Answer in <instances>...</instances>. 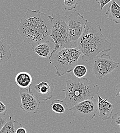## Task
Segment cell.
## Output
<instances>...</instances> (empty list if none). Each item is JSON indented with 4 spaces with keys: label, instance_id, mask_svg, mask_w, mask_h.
I'll return each instance as SVG.
<instances>
[{
    "label": "cell",
    "instance_id": "obj_23",
    "mask_svg": "<svg viewBox=\"0 0 120 133\" xmlns=\"http://www.w3.org/2000/svg\"><path fill=\"white\" fill-rule=\"evenodd\" d=\"M8 110L7 106L1 101H0V114H5Z\"/></svg>",
    "mask_w": 120,
    "mask_h": 133
},
{
    "label": "cell",
    "instance_id": "obj_25",
    "mask_svg": "<svg viewBox=\"0 0 120 133\" xmlns=\"http://www.w3.org/2000/svg\"><path fill=\"white\" fill-rule=\"evenodd\" d=\"M115 90L116 91V97H117L118 96H120V83L116 86Z\"/></svg>",
    "mask_w": 120,
    "mask_h": 133
},
{
    "label": "cell",
    "instance_id": "obj_27",
    "mask_svg": "<svg viewBox=\"0 0 120 133\" xmlns=\"http://www.w3.org/2000/svg\"><path fill=\"white\" fill-rule=\"evenodd\" d=\"M63 1H68V0H63Z\"/></svg>",
    "mask_w": 120,
    "mask_h": 133
},
{
    "label": "cell",
    "instance_id": "obj_21",
    "mask_svg": "<svg viewBox=\"0 0 120 133\" xmlns=\"http://www.w3.org/2000/svg\"><path fill=\"white\" fill-rule=\"evenodd\" d=\"M112 125H117L120 127V111L112 116Z\"/></svg>",
    "mask_w": 120,
    "mask_h": 133
},
{
    "label": "cell",
    "instance_id": "obj_22",
    "mask_svg": "<svg viewBox=\"0 0 120 133\" xmlns=\"http://www.w3.org/2000/svg\"><path fill=\"white\" fill-rule=\"evenodd\" d=\"M113 0H96V2L100 5V9L102 10L103 9V7L109 2L112 1Z\"/></svg>",
    "mask_w": 120,
    "mask_h": 133
},
{
    "label": "cell",
    "instance_id": "obj_5",
    "mask_svg": "<svg viewBox=\"0 0 120 133\" xmlns=\"http://www.w3.org/2000/svg\"><path fill=\"white\" fill-rule=\"evenodd\" d=\"M67 17L58 14L52 16L50 37L54 48L51 53L59 49L74 47L69 40L68 24L66 22Z\"/></svg>",
    "mask_w": 120,
    "mask_h": 133
},
{
    "label": "cell",
    "instance_id": "obj_16",
    "mask_svg": "<svg viewBox=\"0 0 120 133\" xmlns=\"http://www.w3.org/2000/svg\"><path fill=\"white\" fill-rule=\"evenodd\" d=\"M50 107L54 113L57 114H63L69 110L65 102L60 99L54 100L52 102Z\"/></svg>",
    "mask_w": 120,
    "mask_h": 133
},
{
    "label": "cell",
    "instance_id": "obj_15",
    "mask_svg": "<svg viewBox=\"0 0 120 133\" xmlns=\"http://www.w3.org/2000/svg\"><path fill=\"white\" fill-rule=\"evenodd\" d=\"M32 49L36 54L42 58H49L51 53L50 47L47 43L38 44L32 47Z\"/></svg>",
    "mask_w": 120,
    "mask_h": 133
},
{
    "label": "cell",
    "instance_id": "obj_20",
    "mask_svg": "<svg viewBox=\"0 0 120 133\" xmlns=\"http://www.w3.org/2000/svg\"><path fill=\"white\" fill-rule=\"evenodd\" d=\"M11 117L7 114H0V131L7 122L11 119Z\"/></svg>",
    "mask_w": 120,
    "mask_h": 133
},
{
    "label": "cell",
    "instance_id": "obj_12",
    "mask_svg": "<svg viewBox=\"0 0 120 133\" xmlns=\"http://www.w3.org/2000/svg\"><path fill=\"white\" fill-rule=\"evenodd\" d=\"M11 56V47L5 38L0 33V66H3Z\"/></svg>",
    "mask_w": 120,
    "mask_h": 133
},
{
    "label": "cell",
    "instance_id": "obj_26",
    "mask_svg": "<svg viewBox=\"0 0 120 133\" xmlns=\"http://www.w3.org/2000/svg\"><path fill=\"white\" fill-rule=\"evenodd\" d=\"M114 133H120V132L117 131V132H114Z\"/></svg>",
    "mask_w": 120,
    "mask_h": 133
},
{
    "label": "cell",
    "instance_id": "obj_17",
    "mask_svg": "<svg viewBox=\"0 0 120 133\" xmlns=\"http://www.w3.org/2000/svg\"><path fill=\"white\" fill-rule=\"evenodd\" d=\"M21 124L11 119L6 123L0 131V133H16L17 129Z\"/></svg>",
    "mask_w": 120,
    "mask_h": 133
},
{
    "label": "cell",
    "instance_id": "obj_11",
    "mask_svg": "<svg viewBox=\"0 0 120 133\" xmlns=\"http://www.w3.org/2000/svg\"><path fill=\"white\" fill-rule=\"evenodd\" d=\"M97 96V114L101 120L106 121L111 118L114 105L108 101V98L104 99L99 94Z\"/></svg>",
    "mask_w": 120,
    "mask_h": 133
},
{
    "label": "cell",
    "instance_id": "obj_1",
    "mask_svg": "<svg viewBox=\"0 0 120 133\" xmlns=\"http://www.w3.org/2000/svg\"><path fill=\"white\" fill-rule=\"evenodd\" d=\"M52 16L39 10L28 9L17 26L22 40L31 47L43 43L51 42Z\"/></svg>",
    "mask_w": 120,
    "mask_h": 133
},
{
    "label": "cell",
    "instance_id": "obj_18",
    "mask_svg": "<svg viewBox=\"0 0 120 133\" xmlns=\"http://www.w3.org/2000/svg\"><path fill=\"white\" fill-rule=\"evenodd\" d=\"M73 72L74 75H75V77L78 78H83L84 76H86L87 72V68L84 65H77L74 68Z\"/></svg>",
    "mask_w": 120,
    "mask_h": 133
},
{
    "label": "cell",
    "instance_id": "obj_7",
    "mask_svg": "<svg viewBox=\"0 0 120 133\" xmlns=\"http://www.w3.org/2000/svg\"><path fill=\"white\" fill-rule=\"evenodd\" d=\"M69 111L79 120L90 121L97 113V102L94 97L85 100L76 104Z\"/></svg>",
    "mask_w": 120,
    "mask_h": 133
},
{
    "label": "cell",
    "instance_id": "obj_9",
    "mask_svg": "<svg viewBox=\"0 0 120 133\" xmlns=\"http://www.w3.org/2000/svg\"><path fill=\"white\" fill-rule=\"evenodd\" d=\"M19 95L21 100L20 108L28 113L35 114L40 109V100L32 93L30 89H19Z\"/></svg>",
    "mask_w": 120,
    "mask_h": 133
},
{
    "label": "cell",
    "instance_id": "obj_14",
    "mask_svg": "<svg viewBox=\"0 0 120 133\" xmlns=\"http://www.w3.org/2000/svg\"><path fill=\"white\" fill-rule=\"evenodd\" d=\"M16 83L22 89H30L33 79L32 76L27 72L18 73L15 78Z\"/></svg>",
    "mask_w": 120,
    "mask_h": 133
},
{
    "label": "cell",
    "instance_id": "obj_4",
    "mask_svg": "<svg viewBox=\"0 0 120 133\" xmlns=\"http://www.w3.org/2000/svg\"><path fill=\"white\" fill-rule=\"evenodd\" d=\"M81 52L76 47L62 48L52 52L49 57L50 64L55 68L56 74L61 77L73 71L77 65Z\"/></svg>",
    "mask_w": 120,
    "mask_h": 133
},
{
    "label": "cell",
    "instance_id": "obj_8",
    "mask_svg": "<svg viewBox=\"0 0 120 133\" xmlns=\"http://www.w3.org/2000/svg\"><path fill=\"white\" fill-rule=\"evenodd\" d=\"M119 65L120 63L114 61L109 55L103 54L95 58L93 72L97 79H101L118 68Z\"/></svg>",
    "mask_w": 120,
    "mask_h": 133
},
{
    "label": "cell",
    "instance_id": "obj_13",
    "mask_svg": "<svg viewBox=\"0 0 120 133\" xmlns=\"http://www.w3.org/2000/svg\"><path fill=\"white\" fill-rule=\"evenodd\" d=\"M106 15L107 19L116 24H120V6L115 0L111 1L106 10Z\"/></svg>",
    "mask_w": 120,
    "mask_h": 133
},
{
    "label": "cell",
    "instance_id": "obj_2",
    "mask_svg": "<svg viewBox=\"0 0 120 133\" xmlns=\"http://www.w3.org/2000/svg\"><path fill=\"white\" fill-rule=\"evenodd\" d=\"M102 30L99 24L91 22L87 23L83 33L75 44L84 62H89L99 53L111 50V44L105 37Z\"/></svg>",
    "mask_w": 120,
    "mask_h": 133
},
{
    "label": "cell",
    "instance_id": "obj_10",
    "mask_svg": "<svg viewBox=\"0 0 120 133\" xmlns=\"http://www.w3.org/2000/svg\"><path fill=\"white\" fill-rule=\"evenodd\" d=\"M54 88L53 83L46 81L35 84L32 87L33 90H31L37 98L43 101H47L53 97Z\"/></svg>",
    "mask_w": 120,
    "mask_h": 133
},
{
    "label": "cell",
    "instance_id": "obj_24",
    "mask_svg": "<svg viewBox=\"0 0 120 133\" xmlns=\"http://www.w3.org/2000/svg\"><path fill=\"white\" fill-rule=\"evenodd\" d=\"M16 133H27V132L25 128H24L22 125L21 124L17 129Z\"/></svg>",
    "mask_w": 120,
    "mask_h": 133
},
{
    "label": "cell",
    "instance_id": "obj_19",
    "mask_svg": "<svg viewBox=\"0 0 120 133\" xmlns=\"http://www.w3.org/2000/svg\"><path fill=\"white\" fill-rule=\"evenodd\" d=\"M78 4V0L64 1L63 3V9L65 10L71 11L74 9Z\"/></svg>",
    "mask_w": 120,
    "mask_h": 133
},
{
    "label": "cell",
    "instance_id": "obj_6",
    "mask_svg": "<svg viewBox=\"0 0 120 133\" xmlns=\"http://www.w3.org/2000/svg\"><path fill=\"white\" fill-rule=\"evenodd\" d=\"M88 21L77 11L73 12L69 17L68 24L69 40L74 47L83 33Z\"/></svg>",
    "mask_w": 120,
    "mask_h": 133
},
{
    "label": "cell",
    "instance_id": "obj_3",
    "mask_svg": "<svg viewBox=\"0 0 120 133\" xmlns=\"http://www.w3.org/2000/svg\"><path fill=\"white\" fill-rule=\"evenodd\" d=\"M99 90V85L90 83L87 78H78L74 76L66 82V87L62 90L65 97L62 100L69 111L79 102L98 95Z\"/></svg>",
    "mask_w": 120,
    "mask_h": 133
}]
</instances>
